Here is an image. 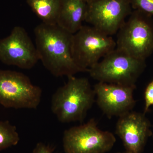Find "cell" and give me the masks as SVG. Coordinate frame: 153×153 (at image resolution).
Returning <instances> with one entry per match:
<instances>
[{
	"mask_svg": "<svg viewBox=\"0 0 153 153\" xmlns=\"http://www.w3.org/2000/svg\"><path fill=\"white\" fill-rule=\"evenodd\" d=\"M34 33L39 60L54 76H68L85 72L77 66L72 57L73 34L57 25L43 23L35 28Z\"/></svg>",
	"mask_w": 153,
	"mask_h": 153,
	"instance_id": "obj_1",
	"label": "cell"
},
{
	"mask_svg": "<svg viewBox=\"0 0 153 153\" xmlns=\"http://www.w3.org/2000/svg\"><path fill=\"white\" fill-rule=\"evenodd\" d=\"M95 96L88 79L68 76L66 84L52 96L51 110L60 122H82L93 105Z\"/></svg>",
	"mask_w": 153,
	"mask_h": 153,
	"instance_id": "obj_2",
	"label": "cell"
},
{
	"mask_svg": "<svg viewBox=\"0 0 153 153\" xmlns=\"http://www.w3.org/2000/svg\"><path fill=\"white\" fill-rule=\"evenodd\" d=\"M146 67V60L136 58L116 47L88 72L98 82L136 86L137 79Z\"/></svg>",
	"mask_w": 153,
	"mask_h": 153,
	"instance_id": "obj_3",
	"label": "cell"
},
{
	"mask_svg": "<svg viewBox=\"0 0 153 153\" xmlns=\"http://www.w3.org/2000/svg\"><path fill=\"white\" fill-rule=\"evenodd\" d=\"M117 48L146 60L153 52V21L151 16L135 10L117 32Z\"/></svg>",
	"mask_w": 153,
	"mask_h": 153,
	"instance_id": "obj_4",
	"label": "cell"
},
{
	"mask_svg": "<svg viewBox=\"0 0 153 153\" xmlns=\"http://www.w3.org/2000/svg\"><path fill=\"white\" fill-rule=\"evenodd\" d=\"M116 47V42L111 36L92 26H82L72 36V57L77 66L85 72Z\"/></svg>",
	"mask_w": 153,
	"mask_h": 153,
	"instance_id": "obj_5",
	"label": "cell"
},
{
	"mask_svg": "<svg viewBox=\"0 0 153 153\" xmlns=\"http://www.w3.org/2000/svg\"><path fill=\"white\" fill-rule=\"evenodd\" d=\"M42 90L27 75L17 71L0 69V104L6 108L36 109Z\"/></svg>",
	"mask_w": 153,
	"mask_h": 153,
	"instance_id": "obj_6",
	"label": "cell"
},
{
	"mask_svg": "<svg viewBox=\"0 0 153 153\" xmlns=\"http://www.w3.org/2000/svg\"><path fill=\"white\" fill-rule=\"evenodd\" d=\"M116 141L114 135L100 130L94 119L66 130L63 138L65 153H105L112 149Z\"/></svg>",
	"mask_w": 153,
	"mask_h": 153,
	"instance_id": "obj_7",
	"label": "cell"
},
{
	"mask_svg": "<svg viewBox=\"0 0 153 153\" xmlns=\"http://www.w3.org/2000/svg\"><path fill=\"white\" fill-rule=\"evenodd\" d=\"M87 4L85 22L109 36L117 33L131 13L129 0H92Z\"/></svg>",
	"mask_w": 153,
	"mask_h": 153,
	"instance_id": "obj_8",
	"label": "cell"
},
{
	"mask_svg": "<svg viewBox=\"0 0 153 153\" xmlns=\"http://www.w3.org/2000/svg\"><path fill=\"white\" fill-rule=\"evenodd\" d=\"M39 60L36 46L24 28L17 26L0 39V61L22 69H30Z\"/></svg>",
	"mask_w": 153,
	"mask_h": 153,
	"instance_id": "obj_9",
	"label": "cell"
},
{
	"mask_svg": "<svg viewBox=\"0 0 153 153\" xmlns=\"http://www.w3.org/2000/svg\"><path fill=\"white\" fill-rule=\"evenodd\" d=\"M149 120L143 113L131 111L120 117L116 134L122 141L127 153H142L149 137L152 136Z\"/></svg>",
	"mask_w": 153,
	"mask_h": 153,
	"instance_id": "obj_10",
	"label": "cell"
},
{
	"mask_svg": "<svg viewBox=\"0 0 153 153\" xmlns=\"http://www.w3.org/2000/svg\"><path fill=\"white\" fill-rule=\"evenodd\" d=\"M136 87L98 82L93 89L99 107L111 118L132 111L136 104L133 95Z\"/></svg>",
	"mask_w": 153,
	"mask_h": 153,
	"instance_id": "obj_11",
	"label": "cell"
},
{
	"mask_svg": "<svg viewBox=\"0 0 153 153\" xmlns=\"http://www.w3.org/2000/svg\"><path fill=\"white\" fill-rule=\"evenodd\" d=\"M87 4L83 0H61L57 25L67 32L75 34L83 25Z\"/></svg>",
	"mask_w": 153,
	"mask_h": 153,
	"instance_id": "obj_12",
	"label": "cell"
},
{
	"mask_svg": "<svg viewBox=\"0 0 153 153\" xmlns=\"http://www.w3.org/2000/svg\"><path fill=\"white\" fill-rule=\"evenodd\" d=\"M27 2L42 23L57 25L61 0H27Z\"/></svg>",
	"mask_w": 153,
	"mask_h": 153,
	"instance_id": "obj_13",
	"label": "cell"
},
{
	"mask_svg": "<svg viewBox=\"0 0 153 153\" xmlns=\"http://www.w3.org/2000/svg\"><path fill=\"white\" fill-rule=\"evenodd\" d=\"M20 138L15 126L0 120V151L16 146Z\"/></svg>",
	"mask_w": 153,
	"mask_h": 153,
	"instance_id": "obj_14",
	"label": "cell"
},
{
	"mask_svg": "<svg viewBox=\"0 0 153 153\" xmlns=\"http://www.w3.org/2000/svg\"><path fill=\"white\" fill-rule=\"evenodd\" d=\"M132 7L149 16H153V0H129Z\"/></svg>",
	"mask_w": 153,
	"mask_h": 153,
	"instance_id": "obj_15",
	"label": "cell"
},
{
	"mask_svg": "<svg viewBox=\"0 0 153 153\" xmlns=\"http://www.w3.org/2000/svg\"><path fill=\"white\" fill-rule=\"evenodd\" d=\"M145 108L143 113L146 114L150 107L153 105V80L149 83L144 92Z\"/></svg>",
	"mask_w": 153,
	"mask_h": 153,
	"instance_id": "obj_16",
	"label": "cell"
},
{
	"mask_svg": "<svg viewBox=\"0 0 153 153\" xmlns=\"http://www.w3.org/2000/svg\"><path fill=\"white\" fill-rule=\"evenodd\" d=\"M32 153H56L54 149L49 145L39 143L36 145Z\"/></svg>",
	"mask_w": 153,
	"mask_h": 153,
	"instance_id": "obj_17",
	"label": "cell"
},
{
	"mask_svg": "<svg viewBox=\"0 0 153 153\" xmlns=\"http://www.w3.org/2000/svg\"><path fill=\"white\" fill-rule=\"evenodd\" d=\"M83 1H85V2L87 3L89 2L90 1H92V0H83Z\"/></svg>",
	"mask_w": 153,
	"mask_h": 153,
	"instance_id": "obj_18",
	"label": "cell"
},
{
	"mask_svg": "<svg viewBox=\"0 0 153 153\" xmlns=\"http://www.w3.org/2000/svg\"><path fill=\"white\" fill-rule=\"evenodd\" d=\"M126 153V152H124V153Z\"/></svg>",
	"mask_w": 153,
	"mask_h": 153,
	"instance_id": "obj_19",
	"label": "cell"
},
{
	"mask_svg": "<svg viewBox=\"0 0 153 153\" xmlns=\"http://www.w3.org/2000/svg\"><path fill=\"white\" fill-rule=\"evenodd\" d=\"M152 136H153V133L152 134Z\"/></svg>",
	"mask_w": 153,
	"mask_h": 153,
	"instance_id": "obj_20",
	"label": "cell"
}]
</instances>
